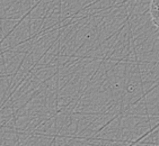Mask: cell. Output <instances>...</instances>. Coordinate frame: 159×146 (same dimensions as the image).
<instances>
[{"label":"cell","mask_w":159,"mask_h":146,"mask_svg":"<svg viewBox=\"0 0 159 146\" xmlns=\"http://www.w3.org/2000/svg\"><path fill=\"white\" fill-rule=\"evenodd\" d=\"M150 15L151 20L159 29V0H152L150 3Z\"/></svg>","instance_id":"obj_1"}]
</instances>
